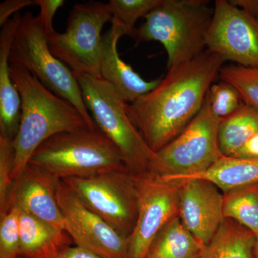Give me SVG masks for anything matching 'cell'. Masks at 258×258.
Masks as SVG:
<instances>
[{
  "label": "cell",
  "instance_id": "6da1fadb",
  "mask_svg": "<svg viewBox=\"0 0 258 258\" xmlns=\"http://www.w3.org/2000/svg\"><path fill=\"white\" fill-rule=\"evenodd\" d=\"M225 62L205 50L189 62L168 69L157 87L127 103L129 118L153 152L175 139L196 116Z\"/></svg>",
  "mask_w": 258,
  "mask_h": 258
},
{
  "label": "cell",
  "instance_id": "7a4b0ae2",
  "mask_svg": "<svg viewBox=\"0 0 258 258\" xmlns=\"http://www.w3.org/2000/svg\"><path fill=\"white\" fill-rule=\"evenodd\" d=\"M10 76L21 98V118L15 149L13 182L23 174L37 148L55 134L88 128L69 101L47 89L21 66L10 64Z\"/></svg>",
  "mask_w": 258,
  "mask_h": 258
},
{
  "label": "cell",
  "instance_id": "3957f363",
  "mask_svg": "<svg viewBox=\"0 0 258 258\" xmlns=\"http://www.w3.org/2000/svg\"><path fill=\"white\" fill-rule=\"evenodd\" d=\"M209 5L207 0H161L136 30V44L160 42L167 54L168 69L189 62L206 50L214 11Z\"/></svg>",
  "mask_w": 258,
  "mask_h": 258
},
{
  "label": "cell",
  "instance_id": "277c9868",
  "mask_svg": "<svg viewBox=\"0 0 258 258\" xmlns=\"http://www.w3.org/2000/svg\"><path fill=\"white\" fill-rule=\"evenodd\" d=\"M29 164L57 180L128 169L119 149L98 128L55 134L37 148Z\"/></svg>",
  "mask_w": 258,
  "mask_h": 258
},
{
  "label": "cell",
  "instance_id": "5b68a950",
  "mask_svg": "<svg viewBox=\"0 0 258 258\" xmlns=\"http://www.w3.org/2000/svg\"><path fill=\"white\" fill-rule=\"evenodd\" d=\"M75 76L97 128L119 149L129 171L135 176L149 173L155 153L129 118L128 103L113 85L102 78Z\"/></svg>",
  "mask_w": 258,
  "mask_h": 258
},
{
  "label": "cell",
  "instance_id": "8992f818",
  "mask_svg": "<svg viewBox=\"0 0 258 258\" xmlns=\"http://www.w3.org/2000/svg\"><path fill=\"white\" fill-rule=\"evenodd\" d=\"M9 62L28 70L47 89L72 104L88 128H97L74 73L50 52L39 15L35 16L31 12L22 15L10 47Z\"/></svg>",
  "mask_w": 258,
  "mask_h": 258
},
{
  "label": "cell",
  "instance_id": "52a82bcc",
  "mask_svg": "<svg viewBox=\"0 0 258 258\" xmlns=\"http://www.w3.org/2000/svg\"><path fill=\"white\" fill-rule=\"evenodd\" d=\"M220 121L205 97L189 125L155 153L149 173L166 179L183 180L208 171L222 155L218 140Z\"/></svg>",
  "mask_w": 258,
  "mask_h": 258
},
{
  "label": "cell",
  "instance_id": "ba28073f",
  "mask_svg": "<svg viewBox=\"0 0 258 258\" xmlns=\"http://www.w3.org/2000/svg\"><path fill=\"white\" fill-rule=\"evenodd\" d=\"M111 20L108 3L89 1L75 5L70 12L64 32L55 31L47 35L50 52L74 76L101 78V32Z\"/></svg>",
  "mask_w": 258,
  "mask_h": 258
},
{
  "label": "cell",
  "instance_id": "9c48e42d",
  "mask_svg": "<svg viewBox=\"0 0 258 258\" xmlns=\"http://www.w3.org/2000/svg\"><path fill=\"white\" fill-rule=\"evenodd\" d=\"M62 181L88 210L128 239L138 212L135 175L128 169Z\"/></svg>",
  "mask_w": 258,
  "mask_h": 258
},
{
  "label": "cell",
  "instance_id": "30bf717a",
  "mask_svg": "<svg viewBox=\"0 0 258 258\" xmlns=\"http://www.w3.org/2000/svg\"><path fill=\"white\" fill-rule=\"evenodd\" d=\"M137 222L129 236V258H147L153 242L166 225L179 216L182 181L148 173L135 176Z\"/></svg>",
  "mask_w": 258,
  "mask_h": 258
},
{
  "label": "cell",
  "instance_id": "8fae6325",
  "mask_svg": "<svg viewBox=\"0 0 258 258\" xmlns=\"http://www.w3.org/2000/svg\"><path fill=\"white\" fill-rule=\"evenodd\" d=\"M205 39L206 50L244 67L258 69V15L216 0Z\"/></svg>",
  "mask_w": 258,
  "mask_h": 258
},
{
  "label": "cell",
  "instance_id": "7c38bea8",
  "mask_svg": "<svg viewBox=\"0 0 258 258\" xmlns=\"http://www.w3.org/2000/svg\"><path fill=\"white\" fill-rule=\"evenodd\" d=\"M56 195L66 232L76 245L101 258H129L128 238L88 210L62 180L57 183Z\"/></svg>",
  "mask_w": 258,
  "mask_h": 258
},
{
  "label": "cell",
  "instance_id": "4fadbf2b",
  "mask_svg": "<svg viewBox=\"0 0 258 258\" xmlns=\"http://www.w3.org/2000/svg\"><path fill=\"white\" fill-rule=\"evenodd\" d=\"M181 181L180 219L200 243L208 245L225 219L223 194L208 180L193 178Z\"/></svg>",
  "mask_w": 258,
  "mask_h": 258
},
{
  "label": "cell",
  "instance_id": "5bb4252c",
  "mask_svg": "<svg viewBox=\"0 0 258 258\" xmlns=\"http://www.w3.org/2000/svg\"><path fill=\"white\" fill-rule=\"evenodd\" d=\"M58 181L40 168L29 164L13 182L3 212L15 207L66 231V222L56 195Z\"/></svg>",
  "mask_w": 258,
  "mask_h": 258
},
{
  "label": "cell",
  "instance_id": "9a60e30c",
  "mask_svg": "<svg viewBox=\"0 0 258 258\" xmlns=\"http://www.w3.org/2000/svg\"><path fill=\"white\" fill-rule=\"evenodd\" d=\"M123 35L121 29L115 25L103 35L100 71L102 79L113 85L126 103H132L157 87L161 78L145 81L120 58L118 42Z\"/></svg>",
  "mask_w": 258,
  "mask_h": 258
},
{
  "label": "cell",
  "instance_id": "2e32d148",
  "mask_svg": "<svg viewBox=\"0 0 258 258\" xmlns=\"http://www.w3.org/2000/svg\"><path fill=\"white\" fill-rule=\"evenodd\" d=\"M22 15L17 13L0 32V135L13 140L21 118V98L10 76L9 55Z\"/></svg>",
  "mask_w": 258,
  "mask_h": 258
},
{
  "label": "cell",
  "instance_id": "e0dca14e",
  "mask_svg": "<svg viewBox=\"0 0 258 258\" xmlns=\"http://www.w3.org/2000/svg\"><path fill=\"white\" fill-rule=\"evenodd\" d=\"M19 227L20 258H52L74 242L66 231L20 210Z\"/></svg>",
  "mask_w": 258,
  "mask_h": 258
},
{
  "label": "cell",
  "instance_id": "ac0fdd59",
  "mask_svg": "<svg viewBox=\"0 0 258 258\" xmlns=\"http://www.w3.org/2000/svg\"><path fill=\"white\" fill-rule=\"evenodd\" d=\"M256 235L230 219H225L204 248L203 258H254Z\"/></svg>",
  "mask_w": 258,
  "mask_h": 258
},
{
  "label": "cell",
  "instance_id": "d6986e66",
  "mask_svg": "<svg viewBox=\"0 0 258 258\" xmlns=\"http://www.w3.org/2000/svg\"><path fill=\"white\" fill-rule=\"evenodd\" d=\"M204 248L179 216L158 234L147 258H203Z\"/></svg>",
  "mask_w": 258,
  "mask_h": 258
},
{
  "label": "cell",
  "instance_id": "ffe728a7",
  "mask_svg": "<svg viewBox=\"0 0 258 258\" xmlns=\"http://www.w3.org/2000/svg\"><path fill=\"white\" fill-rule=\"evenodd\" d=\"M193 178L208 180L223 193L237 186L257 184L258 158L241 159L222 155L208 171L187 179Z\"/></svg>",
  "mask_w": 258,
  "mask_h": 258
},
{
  "label": "cell",
  "instance_id": "44dd1931",
  "mask_svg": "<svg viewBox=\"0 0 258 258\" xmlns=\"http://www.w3.org/2000/svg\"><path fill=\"white\" fill-rule=\"evenodd\" d=\"M258 133V110L243 103L235 113L222 119L219 147L222 155L232 157Z\"/></svg>",
  "mask_w": 258,
  "mask_h": 258
},
{
  "label": "cell",
  "instance_id": "7402d4cb",
  "mask_svg": "<svg viewBox=\"0 0 258 258\" xmlns=\"http://www.w3.org/2000/svg\"><path fill=\"white\" fill-rule=\"evenodd\" d=\"M223 194V215L258 234V183L237 186Z\"/></svg>",
  "mask_w": 258,
  "mask_h": 258
},
{
  "label": "cell",
  "instance_id": "603a6c76",
  "mask_svg": "<svg viewBox=\"0 0 258 258\" xmlns=\"http://www.w3.org/2000/svg\"><path fill=\"white\" fill-rule=\"evenodd\" d=\"M161 0H110L108 8L112 25L121 29L123 35L134 37L138 19L144 18L160 3Z\"/></svg>",
  "mask_w": 258,
  "mask_h": 258
},
{
  "label": "cell",
  "instance_id": "cb8c5ba5",
  "mask_svg": "<svg viewBox=\"0 0 258 258\" xmlns=\"http://www.w3.org/2000/svg\"><path fill=\"white\" fill-rule=\"evenodd\" d=\"M219 77L238 91L244 103L258 110V69L229 64L222 66Z\"/></svg>",
  "mask_w": 258,
  "mask_h": 258
},
{
  "label": "cell",
  "instance_id": "d4e9b609",
  "mask_svg": "<svg viewBox=\"0 0 258 258\" xmlns=\"http://www.w3.org/2000/svg\"><path fill=\"white\" fill-rule=\"evenodd\" d=\"M206 98L213 113L221 120L235 113L244 103L238 91L222 80L212 85Z\"/></svg>",
  "mask_w": 258,
  "mask_h": 258
},
{
  "label": "cell",
  "instance_id": "484cf974",
  "mask_svg": "<svg viewBox=\"0 0 258 258\" xmlns=\"http://www.w3.org/2000/svg\"><path fill=\"white\" fill-rule=\"evenodd\" d=\"M0 258H20L18 208L0 214Z\"/></svg>",
  "mask_w": 258,
  "mask_h": 258
},
{
  "label": "cell",
  "instance_id": "4316f807",
  "mask_svg": "<svg viewBox=\"0 0 258 258\" xmlns=\"http://www.w3.org/2000/svg\"><path fill=\"white\" fill-rule=\"evenodd\" d=\"M13 140L0 135V213L5 211L11 191L14 166Z\"/></svg>",
  "mask_w": 258,
  "mask_h": 258
},
{
  "label": "cell",
  "instance_id": "83f0119b",
  "mask_svg": "<svg viewBox=\"0 0 258 258\" xmlns=\"http://www.w3.org/2000/svg\"><path fill=\"white\" fill-rule=\"evenodd\" d=\"M64 4V0H35V5L40 8L39 16L47 35L55 32L53 28L54 17L59 8Z\"/></svg>",
  "mask_w": 258,
  "mask_h": 258
},
{
  "label": "cell",
  "instance_id": "f1b7e54d",
  "mask_svg": "<svg viewBox=\"0 0 258 258\" xmlns=\"http://www.w3.org/2000/svg\"><path fill=\"white\" fill-rule=\"evenodd\" d=\"M35 5L33 0H5L0 4V25L4 26L12 15L17 14L20 10Z\"/></svg>",
  "mask_w": 258,
  "mask_h": 258
},
{
  "label": "cell",
  "instance_id": "f546056e",
  "mask_svg": "<svg viewBox=\"0 0 258 258\" xmlns=\"http://www.w3.org/2000/svg\"><path fill=\"white\" fill-rule=\"evenodd\" d=\"M52 258H101L80 246H69Z\"/></svg>",
  "mask_w": 258,
  "mask_h": 258
},
{
  "label": "cell",
  "instance_id": "4dcf8cb0",
  "mask_svg": "<svg viewBox=\"0 0 258 258\" xmlns=\"http://www.w3.org/2000/svg\"><path fill=\"white\" fill-rule=\"evenodd\" d=\"M241 159L258 158V133L254 135L234 157Z\"/></svg>",
  "mask_w": 258,
  "mask_h": 258
},
{
  "label": "cell",
  "instance_id": "1f68e13d",
  "mask_svg": "<svg viewBox=\"0 0 258 258\" xmlns=\"http://www.w3.org/2000/svg\"><path fill=\"white\" fill-rule=\"evenodd\" d=\"M230 2L250 14L258 15V0H230Z\"/></svg>",
  "mask_w": 258,
  "mask_h": 258
},
{
  "label": "cell",
  "instance_id": "d6a6232c",
  "mask_svg": "<svg viewBox=\"0 0 258 258\" xmlns=\"http://www.w3.org/2000/svg\"><path fill=\"white\" fill-rule=\"evenodd\" d=\"M254 258H258V234L256 235L255 242H254Z\"/></svg>",
  "mask_w": 258,
  "mask_h": 258
}]
</instances>
